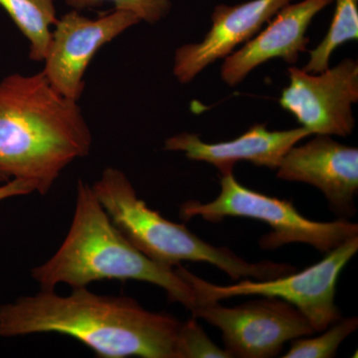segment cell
Segmentation results:
<instances>
[{
  "label": "cell",
  "instance_id": "11",
  "mask_svg": "<svg viewBox=\"0 0 358 358\" xmlns=\"http://www.w3.org/2000/svg\"><path fill=\"white\" fill-rule=\"evenodd\" d=\"M294 0H249L236 6L219 4L212 25L197 43L182 45L174 54L173 75L188 84L216 61L229 56L239 45L253 38L264 25Z\"/></svg>",
  "mask_w": 358,
  "mask_h": 358
},
{
  "label": "cell",
  "instance_id": "3",
  "mask_svg": "<svg viewBox=\"0 0 358 358\" xmlns=\"http://www.w3.org/2000/svg\"><path fill=\"white\" fill-rule=\"evenodd\" d=\"M41 289H73L102 280L150 282L166 292L169 300L188 310L196 307L192 287L176 268L155 262L138 251L113 224L95 193L82 179L77 185L74 217L64 242L47 262L32 268Z\"/></svg>",
  "mask_w": 358,
  "mask_h": 358
},
{
  "label": "cell",
  "instance_id": "6",
  "mask_svg": "<svg viewBox=\"0 0 358 358\" xmlns=\"http://www.w3.org/2000/svg\"><path fill=\"white\" fill-rule=\"evenodd\" d=\"M357 251L358 236H355L327 252L319 263L296 274L289 273L267 281L245 280L230 286L211 284L181 265L176 266L174 268L192 287L197 303L219 301L239 296L280 299L298 308L317 333L324 331L341 317L334 303L336 285L343 268Z\"/></svg>",
  "mask_w": 358,
  "mask_h": 358
},
{
  "label": "cell",
  "instance_id": "7",
  "mask_svg": "<svg viewBox=\"0 0 358 358\" xmlns=\"http://www.w3.org/2000/svg\"><path fill=\"white\" fill-rule=\"evenodd\" d=\"M261 298L232 308L219 301L199 303L192 310V317L222 331L224 348L231 357H275L285 343L315 333L307 317L291 303Z\"/></svg>",
  "mask_w": 358,
  "mask_h": 358
},
{
  "label": "cell",
  "instance_id": "19",
  "mask_svg": "<svg viewBox=\"0 0 358 358\" xmlns=\"http://www.w3.org/2000/svg\"><path fill=\"white\" fill-rule=\"evenodd\" d=\"M32 192H33L31 186L27 185L24 181L13 179V180L6 182V185L0 186V201L10 199V197L28 195Z\"/></svg>",
  "mask_w": 358,
  "mask_h": 358
},
{
  "label": "cell",
  "instance_id": "13",
  "mask_svg": "<svg viewBox=\"0 0 358 358\" xmlns=\"http://www.w3.org/2000/svg\"><path fill=\"white\" fill-rule=\"evenodd\" d=\"M310 136L303 127L270 131L267 124H256L234 140L216 143H205L196 134H178L167 138L164 150L185 152L187 159L212 164L225 176L240 162L277 169L289 148Z\"/></svg>",
  "mask_w": 358,
  "mask_h": 358
},
{
  "label": "cell",
  "instance_id": "10",
  "mask_svg": "<svg viewBox=\"0 0 358 358\" xmlns=\"http://www.w3.org/2000/svg\"><path fill=\"white\" fill-rule=\"evenodd\" d=\"M275 171L278 178L308 183L320 189L339 219H350L357 213V148L339 143L331 136L315 134L305 145L289 148Z\"/></svg>",
  "mask_w": 358,
  "mask_h": 358
},
{
  "label": "cell",
  "instance_id": "1",
  "mask_svg": "<svg viewBox=\"0 0 358 358\" xmlns=\"http://www.w3.org/2000/svg\"><path fill=\"white\" fill-rule=\"evenodd\" d=\"M181 324L129 296H100L87 287L66 296L41 289L0 306V338L65 334L103 358H179Z\"/></svg>",
  "mask_w": 358,
  "mask_h": 358
},
{
  "label": "cell",
  "instance_id": "18",
  "mask_svg": "<svg viewBox=\"0 0 358 358\" xmlns=\"http://www.w3.org/2000/svg\"><path fill=\"white\" fill-rule=\"evenodd\" d=\"M68 6L75 10L102 6L103 2L114 4L115 9L131 11L136 14L141 21L155 24L166 18L171 13V0H64Z\"/></svg>",
  "mask_w": 358,
  "mask_h": 358
},
{
  "label": "cell",
  "instance_id": "4",
  "mask_svg": "<svg viewBox=\"0 0 358 358\" xmlns=\"http://www.w3.org/2000/svg\"><path fill=\"white\" fill-rule=\"evenodd\" d=\"M115 227L138 251L155 262L173 268L182 261L215 266L231 279L267 281L296 272L289 264L263 261L250 263L227 247H215L200 239L185 224L171 222L138 199L126 174L108 167L92 186Z\"/></svg>",
  "mask_w": 358,
  "mask_h": 358
},
{
  "label": "cell",
  "instance_id": "5",
  "mask_svg": "<svg viewBox=\"0 0 358 358\" xmlns=\"http://www.w3.org/2000/svg\"><path fill=\"white\" fill-rule=\"evenodd\" d=\"M220 193L213 201L185 202L179 215L188 221L201 217L208 222H221L226 217L254 219L268 224L271 232L261 238V248L274 250L292 243L308 244L322 253L336 248L358 236V225L348 219L317 222L303 217L288 200L268 196L238 182L233 173L220 176Z\"/></svg>",
  "mask_w": 358,
  "mask_h": 358
},
{
  "label": "cell",
  "instance_id": "2",
  "mask_svg": "<svg viewBox=\"0 0 358 358\" xmlns=\"http://www.w3.org/2000/svg\"><path fill=\"white\" fill-rule=\"evenodd\" d=\"M92 143L77 101L59 94L43 73L0 81V182L18 179L45 195Z\"/></svg>",
  "mask_w": 358,
  "mask_h": 358
},
{
  "label": "cell",
  "instance_id": "15",
  "mask_svg": "<svg viewBox=\"0 0 358 358\" xmlns=\"http://www.w3.org/2000/svg\"><path fill=\"white\" fill-rule=\"evenodd\" d=\"M336 3L333 21L326 36L310 51L307 64L301 68L312 74L329 67L334 52L341 45L358 39V0H334Z\"/></svg>",
  "mask_w": 358,
  "mask_h": 358
},
{
  "label": "cell",
  "instance_id": "14",
  "mask_svg": "<svg viewBox=\"0 0 358 358\" xmlns=\"http://www.w3.org/2000/svg\"><path fill=\"white\" fill-rule=\"evenodd\" d=\"M0 6L29 41L30 59L43 62L58 20L55 0H0Z\"/></svg>",
  "mask_w": 358,
  "mask_h": 358
},
{
  "label": "cell",
  "instance_id": "9",
  "mask_svg": "<svg viewBox=\"0 0 358 358\" xmlns=\"http://www.w3.org/2000/svg\"><path fill=\"white\" fill-rule=\"evenodd\" d=\"M140 22L136 14L121 9L95 20L75 9L66 13L54 25L42 73L59 94L78 102L85 72L96 52Z\"/></svg>",
  "mask_w": 358,
  "mask_h": 358
},
{
  "label": "cell",
  "instance_id": "8",
  "mask_svg": "<svg viewBox=\"0 0 358 358\" xmlns=\"http://www.w3.org/2000/svg\"><path fill=\"white\" fill-rule=\"evenodd\" d=\"M289 83L280 105L312 134L348 136L355 126L352 105L358 101V63L345 58L334 67L312 74L289 67Z\"/></svg>",
  "mask_w": 358,
  "mask_h": 358
},
{
  "label": "cell",
  "instance_id": "17",
  "mask_svg": "<svg viewBox=\"0 0 358 358\" xmlns=\"http://www.w3.org/2000/svg\"><path fill=\"white\" fill-rule=\"evenodd\" d=\"M179 358H231L209 338L195 317L182 322L179 331Z\"/></svg>",
  "mask_w": 358,
  "mask_h": 358
},
{
  "label": "cell",
  "instance_id": "16",
  "mask_svg": "<svg viewBox=\"0 0 358 358\" xmlns=\"http://www.w3.org/2000/svg\"><path fill=\"white\" fill-rule=\"evenodd\" d=\"M358 327L357 317H343L324 329L315 338L306 336L294 339L284 358H333L336 357L339 346Z\"/></svg>",
  "mask_w": 358,
  "mask_h": 358
},
{
  "label": "cell",
  "instance_id": "12",
  "mask_svg": "<svg viewBox=\"0 0 358 358\" xmlns=\"http://www.w3.org/2000/svg\"><path fill=\"white\" fill-rule=\"evenodd\" d=\"M331 2L334 0H301L282 7L253 38L224 58L220 69L224 83L237 86L252 71L274 59L296 63L299 56L308 50L307 32L313 18Z\"/></svg>",
  "mask_w": 358,
  "mask_h": 358
}]
</instances>
